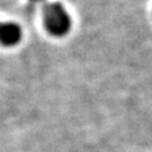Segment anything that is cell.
Returning <instances> with one entry per match:
<instances>
[{
  "mask_svg": "<svg viewBox=\"0 0 152 152\" xmlns=\"http://www.w3.org/2000/svg\"><path fill=\"white\" fill-rule=\"evenodd\" d=\"M22 39V30L16 23H0V45L13 47Z\"/></svg>",
  "mask_w": 152,
  "mask_h": 152,
  "instance_id": "cell-2",
  "label": "cell"
},
{
  "mask_svg": "<svg viewBox=\"0 0 152 152\" xmlns=\"http://www.w3.org/2000/svg\"><path fill=\"white\" fill-rule=\"evenodd\" d=\"M43 22L47 31L55 36L62 37L67 35L72 26V19L60 3H50L43 10Z\"/></svg>",
  "mask_w": 152,
  "mask_h": 152,
  "instance_id": "cell-1",
  "label": "cell"
},
{
  "mask_svg": "<svg viewBox=\"0 0 152 152\" xmlns=\"http://www.w3.org/2000/svg\"><path fill=\"white\" fill-rule=\"evenodd\" d=\"M34 1H41V0H34Z\"/></svg>",
  "mask_w": 152,
  "mask_h": 152,
  "instance_id": "cell-3",
  "label": "cell"
}]
</instances>
